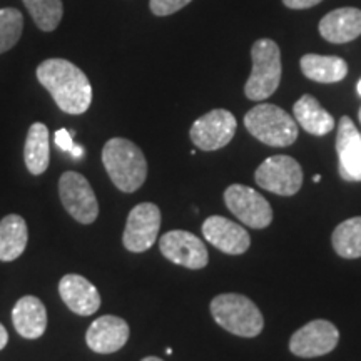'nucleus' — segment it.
<instances>
[{
	"label": "nucleus",
	"instance_id": "nucleus-32",
	"mask_svg": "<svg viewBox=\"0 0 361 361\" xmlns=\"http://www.w3.org/2000/svg\"><path fill=\"white\" fill-rule=\"evenodd\" d=\"M358 94L361 96V79H360V82H358Z\"/></svg>",
	"mask_w": 361,
	"mask_h": 361
},
{
	"label": "nucleus",
	"instance_id": "nucleus-7",
	"mask_svg": "<svg viewBox=\"0 0 361 361\" xmlns=\"http://www.w3.org/2000/svg\"><path fill=\"white\" fill-rule=\"evenodd\" d=\"M255 179L266 191L279 196H293L303 184V169L300 162L290 156H271L256 169Z\"/></svg>",
	"mask_w": 361,
	"mask_h": 361
},
{
	"label": "nucleus",
	"instance_id": "nucleus-22",
	"mask_svg": "<svg viewBox=\"0 0 361 361\" xmlns=\"http://www.w3.org/2000/svg\"><path fill=\"white\" fill-rule=\"evenodd\" d=\"M49 157H51V147H49L47 126L34 123L27 133L24 146V161L29 173L34 176L45 173V169L49 168Z\"/></svg>",
	"mask_w": 361,
	"mask_h": 361
},
{
	"label": "nucleus",
	"instance_id": "nucleus-5",
	"mask_svg": "<svg viewBox=\"0 0 361 361\" xmlns=\"http://www.w3.org/2000/svg\"><path fill=\"white\" fill-rule=\"evenodd\" d=\"M252 69L245 85V94L251 101H264L276 92L281 80V52L271 39L256 40L251 49Z\"/></svg>",
	"mask_w": 361,
	"mask_h": 361
},
{
	"label": "nucleus",
	"instance_id": "nucleus-28",
	"mask_svg": "<svg viewBox=\"0 0 361 361\" xmlns=\"http://www.w3.org/2000/svg\"><path fill=\"white\" fill-rule=\"evenodd\" d=\"M319 2H322V0H283V4L288 8H296V11H300V8L314 7L318 6Z\"/></svg>",
	"mask_w": 361,
	"mask_h": 361
},
{
	"label": "nucleus",
	"instance_id": "nucleus-24",
	"mask_svg": "<svg viewBox=\"0 0 361 361\" xmlns=\"http://www.w3.org/2000/svg\"><path fill=\"white\" fill-rule=\"evenodd\" d=\"M25 4L27 11L44 32H52L61 24L64 16V6L62 0H22Z\"/></svg>",
	"mask_w": 361,
	"mask_h": 361
},
{
	"label": "nucleus",
	"instance_id": "nucleus-15",
	"mask_svg": "<svg viewBox=\"0 0 361 361\" xmlns=\"http://www.w3.org/2000/svg\"><path fill=\"white\" fill-rule=\"evenodd\" d=\"M129 324L114 314H104L90 324L85 341L99 355H111L119 351L129 340Z\"/></svg>",
	"mask_w": 361,
	"mask_h": 361
},
{
	"label": "nucleus",
	"instance_id": "nucleus-25",
	"mask_svg": "<svg viewBox=\"0 0 361 361\" xmlns=\"http://www.w3.org/2000/svg\"><path fill=\"white\" fill-rule=\"evenodd\" d=\"M24 30V16L17 8L0 11V54L11 51L19 42Z\"/></svg>",
	"mask_w": 361,
	"mask_h": 361
},
{
	"label": "nucleus",
	"instance_id": "nucleus-20",
	"mask_svg": "<svg viewBox=\"0 0 361 361\" xmlns=\"http://www.w3.org/2000/svg\"><path fill=\"white\" fill-rule=\"evenodd\" d=\"M301 71L306 78L322 84L340 82L348 74V64L341 57L306 54L301 57Z\"/></svg>",
	"mask_w": 361,
	"mask_h": 361
},
{
	"label": "nucleus",
	"instance_id": "nucleus-31",
	"mask_svg": "<svg viewBox=\"0 0 361 361\" xmlns=\"http://www.w3.org/2000/svg\"><path fill=\"white\" fill-rule=\"evenodd\" d=\"M319 180H322V176L314 174V176H313V183H319Z\"/></svg>",
	"mask_w": 361,
	"mask_h": 361
},
{
	"label": "nucleus",
	"instance_id": "nucleus-3",
	"mask_svg": "<svg viewBox=\"0 0 361 361\" xmlns=\"http://www.w3.org/2000/svg\"><path fill=\"white\" fill-rule=\"evenodd\" d=\"M211 314L221 328L236 336L255 338L264 328V318L259 308L245 295L224 293L213 298Z\"/></svg>",
	"mask_w": 361,
	"mask_h": 361
},
{
	"label": "nucleus",
	"instance_id": "nucleus-4",
	"mask_svg": "<svg viewBox=\"0 0 361 361\" xmlns=\"http://www.w3.org/2000/svg\"><path fill=\"white\" fill-rule=\"evenodd\" d=\"M245 126L251 135L266 146L288 147L298 139L296 121L274 104H259L247 111Z\"/></svg>",
	"mask_w": 361,
	"mask_h": 361
},
{
	"label": "nucleus",
	"instance_id": "nucleus-13",
	"mask_svg": "<svg viewBox=\"0 0 361 361\" xmlns=\"http://www.w3.org/2000/svg\"><path fill=\"white\" fill-rule=\"evenodd\" d=\"M338 171L345 180L360 183L361 180V133L356 129L348 116H343L338 123L336 134Z\"/></svg>",
	"mask_w": 361,
	"mask_h": 361
},
{
	"label": "nucleus",
	"instance_id": "nucleus-30",
	"mask_svg": "<svg viewBox=\"0 0 361 361\" xmlns=\"http://www.w3.org/2000/svg\"><path fill=\"white\" fill-rule=\"evenodd\" d=\"M141 361H162V360L157 358V356H147V358H144Z\"/></svg>",
	"mask_w": 361,
	"mask_h": 361
},
{
	"label": "nucleus",
	"instance_id": "nucleus-29",
	"mask_svg": "<svg viewBox=\"0 0 361 361\" xmlns=\"http://www.w3.org/2000/svg\"><path fill=\"white\" fill-rule=\"evenodd\" d=\"M8 343V333L7 329L4 328V324H0V350H4Z\"/></svg>",
	"mask_w": 361,
	"mask_h": 361
},
{
	"label": "nucleus",
	"instance_id": "nucleus-8",
	"mask_svg": "<svg viewBox=\"0 0 361 361\" xmlns=\"http://www.w3.org/2000/svg\"><path fill=\"white\" fill-rule=\"evenodd\" d=\"M236 117L226 109H214L194 121L189 135L201 151H218L228 146L236 134Z\"/></svg>",
	"mask_w": 361,
	"mask_h": 361
},
{
	"label": "nucleus",
	"instance_id": "nucleus-33",
	"mask_svg": "<svg viewBox=\"0 0 361 361\" xmlns=\"http://www.w3.org/2000/svg\"><path fill=\"white\" fill-rule=\"evenodd\" d=\"M358 117H360V123H361V107H360V111H358Z\"/></svg>",
	"mask_w": 361,
	"mask_h": 361
},
{
	"label": "nucleus",
	"instance_id": "nucleus-27",
	"mask_svg": "<svg viewBox=\"0 0 361 361\" xmlns=\"http://www.w3.org/2000/svg\"><path fill=\"white\" fill-rule=\"evenodd\" d=\"M56 146L66 152L74 151L75 144L74 139H72V133L67 129H59L56 133Z\"/></svg>",
	"mask_w": 361,
	"mask_h": 361
},
{
	"label": "nucleus",
	"instance_id": "nucleus-2",
	"mask_svg": "<svg viewBox=\"0 0 361 361\" xmlns=\"http://www.w3.org/2000/svg\"><path fill=\"white\" fill-rule=\"evenodd\" d=\"M102 162L114 186L134 192L147 178V161L141 147L124 137H112L102 147Z\"/></svg>",
	"mask_w": 361,
	"mask_h": 361
},
{
	"label": "nucleus",
	"instance_id": "nucleus-1",
	"mask_svg": "<svg viewBox=\"0 0 361 361\" xmlns=\"http://www.w3.org/2000/svg\"><path fill=\"white\" fill-rule=\"evenodd\" d=\"M39 82L51 92L66 114H84L92 102V85L87 75L66 59H47L35 71Z\"/></svg>",
	"mask_w": 361,
	"mask_h": 361
},
{
	"label": "nucleus",
	"instance_id": "nucleus-17",
	"mask_svg": "<svg viewBox=\"0 0 361 361\" xmlns=\"http://www.w3.org/2000/svg\"><path fill=\"white\" fill-rule=\"evenodd\" d=\"M319 34L333 44H345L361 35V11L343 7L326 13L319 22Z\"/></svg>",
	"mask_w": 361,
	"mask_h": 361
},
{
	"label": "nucleus",
	"instance_id": "nucleus-21",
	"mask_svg": "<svg viewBox=\"0 0 361 361\" xmlns=\"http://www.w3.org/2000/svg\"><path fill=\"white\" fill-rule=\"evenodd\" d=\"M25 219L19 214H8L0 221V261H16L27 247Z\"/></svg>",
	"mask_w": 361,
	"mask_h": 361
},
{
	"label": "nucleus",
	"instance_id": "nucleus-12",
	"mask_svg": "<svg viewBox=\"0 0 361 361\" xmlns=\"http://www.w3.org/2000/svg\"><path fill=\"white\" fill-rule=\"evenodd\" d=\"M159 250L171 263L184 266L188 269H202L209 261L204 243L192 233L183 229L166 233L159 241Z\"/></svg>",
	"mask_w": 361,
	"mask_h": 361
},
{
	"label": "nucleus",
	"instance_id": "nucleus-11",
	"mask_svg": "<svg viewBox=\"0 0 361 361\" xmlns=\"http://www.w3.org/2000/svg\"><path fill=\"white\" fill-rule=\"evenodd\" d=\"M340 331L331 322L314 319L300 328L290 340V350L300 358H316L336 348Z\"/></svg>",
	"mask_w": 361,
	"mask_h": 361
},
{
	"label": "nucleus",
	"instance_id": "nucleus-9",
	"mask_svg": "<svg viewBox=\"0 0 361 361\" xmlns=\"http://www.w3.org/2000/svg\"><path fill=\"white\" fill-rule=\"evenodd\" d=\"M224 202L228 209L250 228L264 229L273 221V209L269 202L258 191L243 184H233L226 189Z\"/></svg>",
	"mask_w": 361,
	"mask_h": 361
},
{
	"label": "nucleus",
	"instance_id": "nucleus-18",
	"mask_svg": "<svg viewBox=\"0 0 361 361\" xmlns=\"http://www.w3.org/2000/svg\"><path fill=\"white\" fill-rule=\"evenodd\" d=\"M16 331L25 340H37L47 329V310L35 296H22L12 310Z\"/></svg>",
	"mask_w": 361,
	"mask_h": 361
},
{
	"label": "nucleus",
	"instance_id": "nucleus-23",
	"mask_svg": "<svg viewBox=\"0 0 361 361\" xmlns=\"http://www.w3.org/2000/svg\"><path fill=\"white\" fill-rule=\"evenodd\" d=\"M333 247L341 258H361V216L343 221L338 224L331 236Z\"/></svg>",
	"mask_w": 361,
	"mask_h": 361
},
{
	"label": "nucleus",
	"instance_id": "nucleus-14",
	"mask_svg": "<svg viewBox=\"0 0 361 361\" xmlns=\"http://www.w3.org/2000/svg\"><path fill=\"white\" fill-rule=\"evenodd\" d=\"M202 234L207 243L231 256L243 255L251 245L250 233L241 224L223 216H209L202 224Z\"/></svg>",
	"mask_w": 361,
	"mask_h": 361
},
{
	"label": "nucleus",
	"instance_id": "nucleus-6",
	"mask_svg": "<svg viewBox=\"0 0 361 361\" xmlns=\"http://www.w3.org/2000/svg\"><path fill=\"white\" fill-rule=\"evenodd\" d=\"M59 196L67 213L80 224H92L97 219V197L82 174L75 171L62 174L59 179Z\"/></svg>",
	"mask_w": 361,
	"mask_h": 361
},
{
	"label": "nucleus",
	"instance_id": "nucleus-26",
	"mask_svg": "<svg viewBox=\"0 0 361 361\" xmlns=\"http://www.w3.org/2000/svg\"><path fill=\"white\" fill-rule=\"evenodd\" d=\"M192 0H151L149 2V7H151V12L157 17H166L171 16V13L180 11L191 4Z\"/></svg>",
	"mask_w": 361,
	"mask_h": 361
},
{
	"label": "nucleus",
	"instance_id": "nucleus-10",
	"mask_svg": "<svg viewBox=\"0 0 361 361\" xmlns=\"http://www.w3.org/2000/svg\"><path fill=\"white\" fill-rule=\"evenodd\" d=\"M161 229V211L152 202H141L133 207L123 234V245L130 252L151 250Z\"/></svg>",
	"mask_w": 361,
	"mask_h": 361
},
{
	"label": "nucleus",
	"instance_id": "nucleus-19",
	"mask_svg": "<svg viewBox=\"0 0 361 361\" xmlns=\"http://www.w3.org/2000/svg\"><path fill=\"white\" fill-rule=\"evenodd\" d=\"M295 112L296 123L303 128L306 133L313 135H326L335 129V119L329 114L326 109H323L322 104L313 96H305L300 97V101L293 107Z\"/></svg>",
	"mask_w": 361,
	"mask_h": 361
},
{
	"label": "nucleus",
	"instance_id": "nucleus-16",
	"mask_svg": "<svg viewBox=\"0 0 361 361\" xmlns=\"http://www.w3.org/2000/svg\"><path fill=\"white\" fill-rule=\"evenodd\" d=\"M59 295L67 308L79 316H90L101 308L97 288L80 274H66L59 283Z\"/></svg>",
	"mask_w": 361,
	"mask_h": 361
}]
</instances>
